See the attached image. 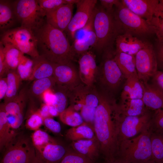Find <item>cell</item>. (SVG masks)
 I'll list each match as a JSON object with an SVG mask.
<instances>
[{
	"label": "cell",
	"mask_w": 163,
	"mask_h": 163,
	"mask_svg": "<svg viewBox=\"0 0 163 163\" xmlns=\"http://www.w3.org/2000/svg\"><path fill=\"white\" fill-rule=\"evenodd\" d=\"M8 88L7 77L0 78V100L4 98Z\"/></svg>",
	"instance_id": "f907efd6"
},
{
	"label": "cell",
	"mask_w": 163,
	"mask_h": 163,
	"mask_svg": "<svg viewBox=\"0 0 163 163\" xmlns=\"http://www.w3.org/2000/svg\"><path fill=\"white\" fill-rule=\"evenodd\" d=\"M6 77L8 88L4 98V103L12 100L18 95L22 81L16 70H9L7 73Z\"/></svg>",
	"instance_id": "f546056e"
},
{
	"label": "cell",
	"mask_w": 163,
	"mask_h": 163,
	"mask_svg": "<svg viewBox=\"0 0 163 163\" xmlns=\"http://www.w3.org/2000/svg\"><path fill=\"white\" fill-rule=\"evenodd\" d=\"M36 155V149L29 139L18 133L4 150L0 163H30Z\"/></svg>",
	"instance_id": "9c48e42d"
},
{
	"label": "cell",
	"mask_w": 163,
	"mask_h": 163,
	"mask_svg": "<svg viewBox=\"0 0 163 163\" xmlns=\"http://www.w3.org/2000/svg\"><path fill=\"white\" fill-rule=\"evenodd\" d=\"M104 53L96 83L101 88L99 90L109 96L117 91L125 77L114 59L113 51Z\"/></svg>",
	"instance_id": "5b68a950"
},
{
	"label": "cell",
	"mask_w": 163,
	"mask_h": 163,
	"mask_svg": "<svg viewBox=\"0 0 163 163\" xmlns=\"http://www.w3.org/2000/svg\"><path fill=\"white\" fill-rule=\"evenodd\" d=\"M159 43L156 51L155 52L158 65H159L163 70V42H159Z\"/></svg>",
	"instance_id": "816d5d0a"
},
{
	"label": "cell",
	"mask_w": 163,
	"mask_h": 163,
	"mask_svg": "<svg viewBox=\"0 0 163 163\" xmlns=\"http://www.w3.org/2000/svg\"><path fill=\"white\" fill-rule=\"evenodd\" d=\"M151 149L156 163H163V143L161 133H151Z\"/></svg>",
	"instance_id": "d590c367"
},
{
	"label": "cell",
	"mask_w": 163,
	"mask_h": 163,
	"mask_svg": "<svg viewBox=\"0 0 163 163\" xmlns=\"http://www.w3.org/2000/svg\"><path fill=\"white\" fill-rule=\"evenodd\" d=\"M0 42L13 46L32 58L40 56L34 33L29 29L20 26L7 30L2 34Z\"/></svg>",
	"instance_id": "ba28073f"
},
{
	"label": "cell",
	"mask_w": 163,
	"mask_h": 163,
	"mask_svg": "<svg viewBox=\"0 0 163 163\" xmlns=\"http://www.w3.org/2000/svg\"><path fill=\"white\" fill-rule=\"evenodd\" d=\"M113 15L122 34L129 33L138 37L154 33L152 27L146 20L124 6L121 2L116 7Z\"/></svg>",
	"instance_id": "8992f818"
},
{
	"label": "cell",
	"mask_w": 163,
	"mask_h": 163,
	"mask_svg": "<svg viewBox=\"0 0 163 163\" xmlns=\"http://www.w3.org/2000/svg\"><path fill=\"white\" fill-rule=\"evenodd\" d=\"M93 15L94 13L88 22L84 27L76 32L74 35V40L80 39L83 38L90 31L94 29Z\"/></svg>",
	"instance_id": "ee69618b"
},
{
	"label": "cell",
	"mask_w": 163,
	"mask_h": 163,
	"mask_svg": "<svg viewBox=\"0 0 163 163\" xmlns=\"http://www.w3.org/2000/svg\"><path fill=\"white\" fill-rule=\"evenodd\" d=\"M79 74L82 84L88 87H93L96 83L98 72L95 56L89 50L79 57Z\"/></svg>",
	"instance_id": "2e32d148"
},
{
	"label": "cell",
	"mask_w": 163,
	"mask_h": 163,
	"mask_svg": "<svg viewBox=\"0 0 163 163\" xmlns=\"http://www.w3.org/2000/svg\"><path fill=\"white\" fill-rule=\"evenodd\" d=\"M114 58L125 78L137 73L135 56L116 50Z\"/></svg>",
	"instance_id": "4316f807"
},
{
	"label": "cell",
	"mask_w": 163,
	"mask_h": 163,
	"mask_svg": "<svg viewBox=\"0 0 163 163\" xmlns=\"http://www.w3.org/2000/svg\"><path fill=\"white\" fill-rule=\"evenodd\" d=\"M59 116L62 123L72 127L79 126L84 122L80 113L70 106L60 113Z\"/></svg>",
	"instance_id": "e575fe53"
},
{
	"label": "cell",
	"mask_w": 163,
	"mask_h": 163,
	"mask_svg": "<svg viewBox=\"0 0 163 163\" xmlns=\"http://www.w3.org/2000/svg\"><path fill=\"white\" fill-rule=\"evenodd\" d=\"M32 59V72L29 80L34 81L53 76L54 63L40 56Z\"/></svg>",
	"instance_id": "cb8c5ba5"
},
{
	"label": "cell",
	"mask_w": 163,
	"mask_h": 163,
	"mask_svg": "<svg viewBox=\"0 0 163 163\" xmlns=\"http://www.w3.org/2000/svg\"><path fill=\"white\" fill-rule=\"evenodd\" d=\"M33 59L24 55L21 59L16 69V72L22 81L28 80L33 70Z\"/></svg>",
	"instance_id": "8d00e7d4"
},
{
	"label": "cell",
	"mask_w": 163,
	"mask_h": 163,
	"mask_svg": "<svg viewBox=\"0 0 163 163\" xmlns=\"http://www.w3.org/2000/svg\"><path fill=\"white\" fill-rule=\"evenodd\" d=\"M71 146L76 152L85 155L96 162L100 154L77 141L72 142Z\"/></svg>",
	"instance_id": "60d3db41"
},
{
	"label": "cell",
	"mask_w": 163,
	"mask_h": 163,
	"mask_svg": "<svg viewBox=\"0 0 163 163\" xmlns=\"http://www.w3.org/2000/svg\"><path fill=\"white\" fill-rule=\"evenodd\" d=\"M41 98L44 103L48 105H53L55 101V96L52 88L44 92Z\"/></svg>",
	"instance_id": "681fc988"
},
{
	"label": "cell",
	"mask_w": 163,
	"mask_h": 163,
	"mask_svg": "<svg viewBox=\"0 0 163 163\" xmlns=\"http://www.w3.org/2000/svg\"><path fill=\"white\" fill-rule=\"evenodd\" d=\"M52 89L55 96L53 105L59 114L66 108L69 100V90L65 88L55 84Z\"/></svg>",
	"instance_id": "836d02e7"
},
{
	"label": "cell",
	"mask_w": 163,
	"mask_h": 163,
	"mask_svg": "<svg viewBox=\"0 0 163 163\" xmlns=\"http://www.w3.org/2000/svg\"><path fill=\"white\" fill-rule=\"evenodd\" d=\"M56 84L53 76L36 80L33 82L29 95L32 97L41 98L42 94L48 89H52Z\"/></svg>",
	"instance_id": "1f68e13d"
},
{
	"label": "cell",
	"mask_w": 163,
	"mask_h": 163,
	"mask_svg": "<svg viewBox=\"0 0 163 163\" xmlns=\"http://www.w3.org/2000/svg\"><path fill=\"white\" fill-rule=\"evenodd\" d=\"M153 112L149 111L140 116H125L118 111V144L122 140L134 137L149 130Z\"/></svg>",
	"instance_id": "30bf717a"
},
{
	"label": "cell",
	"mask_w": 163,
	"mask_h": 163,
	"mask_svg": "<svg viewBox=\"0 0 163 163\" xmlns=\"http://www.w3.org/2000/svg\"><path fill=\"white\" fill-rule=\"evenodd\" d=\"M18 133L12 128L8 121L4 103L0 105V150L5 149Z\"/></svg>",
	"instance_id": "7402d4cb"
},
{
	"label": "cell",
	"mask_w": 163,
	"mask_h": 163,
	"mask_svg": "<svg viewBox=\"0 0 163 163\" xmlns=\"http://www.w3.org/2000/svg\"><path fill=\"white\" fill-rule=\"evenodd\" d=\"M162 141H163V133L162 134Z\"/></svg>",
	"instance_id": "91938a15"
},
{
	"label": "cell",
	"mask_w": 163,
	"mask_h": 163,
	"mask_svg": "<svg viewBox=\"0 0 163 163\" xmlns=\"http://www.w3.org/2000/svg\"><path fill=\"white\" fill-rule=\"evenodd\" d=\"M151 135L149 129L134 137L120 141L115 158L124 163H145L153 160Z\"/></svg>",
	"instance_id": "277c9868"
},
{
	"label": "cell",
	"mask_w": 163,
	"mask_h": 163,
	"mask_svg": "<svg viewBox=\"0 0 163 163\" xmlns=\"http://www.w3.org/2000/svg\"><path fill=\"white\" fill-rule=\"evenodd\" d=\"M144 87L142 82L139 79L137 73L126 79L121 94V101L129 99H142Z\"/></svg>",
	"instance_id": "44dd1931"
},
{
	"label": "cell",
	"mask_w": 163,
	"mask_h": 163,
	"mask_svg": "<svg viewBox=\"0 0 163 163\" xmlns=\"http://www.w3.org/2000/svg\"><path fill=\"white\" fill-rule=\"evenodd\" d=\"M30 163H45L40 157L36 149V156Z\"/></svg>",
	"instance_id": "11a10c76"
},
{
	"label": "cell",
	"mask_w": 163,
	"mask_h": 163,
	"mask_svg": "<svg viewBox=\"0 0 163 163\" xmlns=\"http://www.w3.org/2000/svg\"><path fill=\"white\" fill-rule=\"evenodd\" d=\"M67 4H70L74 5L75 4H77L80 0H65Z\"/></svg>",
	"instance_id": "6f0895ef"
},
{
	"label": "cell",
	"mask_w": 163,
	"mask_h": 163,
	"mask_svg": "<svg viewBox=\"0 0 163 163\" xmlns=\"http://www.w3.org/2000/svg\"><path fill=\"white\" fill-rule=\"evenodd\" d=\"M43 119L48 117H52L49 113V105L46 104H43L39 109L37 110Z\"/></svg>",
	"instance_id": "f5cc1de1"
},
{
	"label": "cell",
	"mask_w": 163,
	"mask_h": 163,
	"mask_svg": "<svg viewBox=\"0 0 163 163\" xmlns=\"http://www.w3.org/2000/svg\"><path fill=\"white\" fill-rule=\"evenodd\" d=\"M96 42V35L93 29L83 38L74 40L71 45L72 49L75 56H80L89 51L91 47H94Z\"/></svg>",
	"instance_id": "f1b7e54d"
},
{
	"label": "cell",
	"mask_w": 163,
	"mask_h": 163,
	"mask_svg": "<svg viewBox=\"0 0 163 163\" xmlns=\"http://www.w3.org/2000/svg\"><path fill=\"white\" fill-rule=\"evenodd\" d=\"M8 71L5 63L3 45L0 42V78L3 77L5 75H7Z\"/></svg>",
	"instance_id": "c3c4849f"
},
{
	"label": "cell",
	"mask_w": 163,
	"mask_h": 163,
	"mask_svg": "<svg viewBox=\"0 0 163 163\" xmlns=\"http://www.w3.org/2000/svg\"><path fill=\"white\" fill-rule=\"evenodd\" d=\"M73 4H63L55 10L46 13V21L53 27L64 32L73 16Z\"/></svg>",
	"instance_id": "e0dca14e"
},
{
	"label": "cell",
	"mask_w": 163,
	"mask_h": 163,
	"mask_svg": "<svg viewBox=\"0 0 163 163\" xmlns=\"http://www.w3.org/2000/svg\"><path fill=\"white\" fill-rule=\"evenodd\" d=\"M144 91L142 100L146 108L154 111L163 107V94L152 84L143 82Z\"/></svg>",
	"instance_id": "ffe728a7"
},
{
	"label": "cell",
	"mask_w": 163,
	"mask_h": 163,
	"mask_svg": "<svg viewBox=\"0 0 163 163\" xmlns=\"http://www.w3.org/2000/svg\"><path fill=\"white\" fill-rule=\"evenodd\" d=\"M119 113L125 116H139L150 111L145 107L142 99H129L117 104Z\"/></svg>",
	"instance_id": "d4e9b609"
},
{
	"label": "cell",
	"mask_w": 163,
	"mask_h": 163,
	"mask_svg": "<svg viewBox=\"0 0 163 163\" xmlns=\"http://www.w3.org/2000/svg\"><path fill=\"white\" fill-rule=\"evenodd\" d=\"M38 4L46 13L52 11L62 5L67 4L65 0H37Z\"/></svg>",
	"instance_id": "7bdbcfd3"
},
{
	"label": "cell",
	"mask_w": 163,
	"mask_h": 163,
	"mask_svg": "<svg viewBox=\"0 0 163 163\" xmlns=\"http://www.w3.org/2000/svg\"><path fill=\"white\" fill-rule=\"evenodd\" d=\"M135 56L138 77L142 82H147L158 71L156 55L152 46L150 44L139 51Z\"/></svg>",
	"instance_id": "8fae6325"
},
{
	"label": "cell",
	"mask_w": 163,
	"mask_h": 163,
	"mask_svg": "<svg viewBox=\"0 0 163 163\" xmlns=\"http://www.w3.org/2000/svg\"><path fill=\"white\" fill-rule=\"evenodd\" d=\"M150 25L159 42H163V0H159Z\"/></svg>",
	"instance_id": "d6a6232c"
},
{
	"label": "cell",
	"mask_w": 163,
	"mask_h": 163,
	"mask_svg": "<svg viewBox=\"0 0 163 163\" xmlns=\"http://www.w3.org/2000/svg\"><path fill=\"white\" fill-rule=\"evenodd\" d=\"M98 91L99 103L95 114L94 130L104 160H111L116 158L118 145L117 104L109 96Z\"/></svg>",
	"instance_id": "6da1fadb"
},
{
	"label": "cell",
	"mask_w": 163,
	"mask_h": 163,
	"mask_svg": "<svg viewBox=\"0 0 163 163\" xmlns=\"http://www.w3.org/2000/svg\"><path fill=\"white\" fill-rule=\"evenodd\" d=\"M13 5L18 21L21 27L33 31L45 21L46 13L39 5L37 0H17Z\"/></svg>",
	"instance_id": "52a82bcc"
},
{
	"label": "cell",
	"mask_w": 163,
	"mask_h": 163,
	"mask_svg": "<svg viewBox=\"0 0 163 163\" xmlns=\"http://www.w3.org/2000/svg\"><path fill=\"white\" fill-rule=\"evenodd\" d=\"M31 138L33 144L37 151L48 144L55 141L46 132L40 129L34 131Z\"/></svg>",
	"instance_id": "74e56055"
},
{
	"label": "cell",
	"mask_w": 163,
	"mask_h": 163,
	"mask_svg": "<svg viewBox=\"0 0 163 163\" xmlns=\"http://www.w3.org/2000/svg\"><path fill=\"white\" fill-rule=\"evenodd\" d=\"M145 163H156L153 160H152L148 161Z\"/></svg>",
	"instance_id": "680465c9"
},
{
	"label": "cell",
	"mask_w": 163,
	"mask_h": 163,
	"mask_svg": "<svg viewBox=\"0 0 163 163\" xmlns=\"http://www.w3.org/2000/svg\"><path fill=\"white\" fill-rule=\"evenodd\" d=\"M59 163H97L88 157L82 155L72 148L67 149Z\"/></svg>",
	"instance_id": "f35d334b"
},
{
	"label": "cell",
	"mask_w": 163,
	"mask_h": 163,
	"mask_svg": "<svg viewBox=\"0 0 163 163\" xmlns=\"http://www.w3.org/2000/svg\"><path fill=\"white\" fill-rule=\"evenodd\" d=\"M102 163H124L119 159L115 158L113 159L109 160H104Z\"/></svg>",
	"instance_id": "9f6ffc18"
},
{
	"label": "cell",
	"mask_w": 163,
	"mask_h": 163,
	"mask_svg": "<svg viewBox=\"0 0 163 163\" xmlns=\"http://www.w3.org/2000/svg\"><path fill=\"white\" fill-rule=\"evenodd\" d=\"M115 43L116 50L135 56L140 50L150 44L126 33L118 35Z\"/></svg>",
	"instance_id": "d6986e66"
},
{
	"label": "cell",
	"mask_w": 163,
	"mask_h": 163,
	"mask_svg": "<svg viewBox=\"0 0 163 163\" xmlns=\"http://www.w3.org/2000/svg\"><path fill=\"white\" fill-rule=\"evenodd\" d=\"M43 124L49 130L55 133H59L61 130V126L59 122L52 117L44 119Z\"/></svg>",
	"instance_id": "f6af8a7d"
},
{
	"label": "cell",
	"mask_w": 163,
	"mask_h": 163,
	"mask_svg": "<svg viewBox=\"0 0 163 163\" xmlns=\"http://www.w3.org/2000/svg\"><path fill=\"white\" fill-rule=\"evenodd\" d=\"M152 78V84L163 94V71H157Z\"/></svg>",
	"instance_id": "bcb514c9"
},
{
	"label": "cell",
	"mask_w": 163,
	"mask_h": 163,
	"mask_svg": "<svg viewBox=\"0 0 163 163\" xmlns=\"http://www.w3.org/2000/svg\"><path fill=\"white\" fill-rule=\"evenodd\" d=\"M53 76L56 84L70 91L82 83L72 62L54 63Z\"/></svg>",
	"instance_id": "5bb4252c"
},
{
	"label": "cell",
	"mask_w": 163,
	"mask_h": 163,
	"mask_svg": "<svg viewBox=\"0 0 163 163\" xmlns=\"http://www.w3.org/2000/svg\"><path fill=\"white\" fill-rule=\"evenodd\" d=\"M71 106L78 112L84 106L96 108L99 103L98 91L95 86L88 87L82 83L69 91Z\"/></svg>",
	"instance_id": "7c38bea8"
},
{
	"label": "cell",
	"mask_w": 163,
	"mask_h": 163,
	"mask_svg": "<svg viewBox=\"0 0 163 163\" xmlns=\"http://www.w3.org/2000/svg\"><path fill=\"white\" fill-rule=\"evenodd\" d=\"M122 4L150 24L159 0H122Z\"/></svg>",
	"instance_id": "ac0fdd59"
},
{
	"label": "cell",
	"mask_w": 163,
	"mask_h": 163,
	"mask_svg": "<svg viewBox=\"0 0 163 163\" xmlns=\"http://www.w3.org/2000/svg\"><path fill=\"white\" fill-rule=\"evenodd\" d=\"M97 2L96 0H80L76 4V12L65 31L68 37L74 40L76 32L88 23L93 14Z\"/></svg>",
	"instance_id": "4fadbf2b"
},
{
	"label": "cell",
	"mask_w": 163,
	"mask_h": 163,
	"mask_svg": "<svg viewBox=\"0 0 163 163\" xmlns=\"http://www.w3.org/2000/svg\"><path fill=\"white\" fill-rule=\"evenodd\" d=\"M65 136L72 142L91 139L95 136L93 127L85 122L79 126L69 129Z\"/></svg>",
	"instance_id": "83f0119b"
},
{
	"label": "cell",
	"mask_w": 163,
	"mask_h": 163,
	"mask_svg": "<svg viewBox=\"0 0 163 163\" xmlns=\"http://www.w3.org/2000/svg\"><path fill=\"white\" fill-rule=\"evenodd\" d=\"M27 97V91L26 88H23L12 100L3 103L8 123L14 130L18 129L22 125Z\"/></svg>",
	"instance_id": "9a60e30c"
},
{
	"label": "cell",
	"mask_w": 163,
	"mask_h": 163,
	"mask_svg": "<svg viewBox=\"0 0 163 163\" xmlns=\"http://www.w3.org/2000/svg\"><path fill=\"white\" fill-rule=\"evenodd\" d=\"M93 28L97 37L95 47L100 53L113 51V45L122 32L113 13L106 11L101 6L95 7L93 15Z\"/></svg>",
	"instance_id": "3957f363"
},
{
	"label": "cell",
	"mask_w": 163,
	"mask_h": 163,
	"mask_svg": "<svg viewBox=\"0 0 163 163\" xmlns=\"http://www.w3.org/2000/svg\"><path fill=\"white\" fill-rule=\"evenodd\" d=\"M149 130L151 133H163V107L153 111Z\"/></svg>",
	"instance_id": "ab89813d"
},
{
	"label": "cell",
	"mask_w": 163,
	"mask_h": 163,
	"mask_svg": "<svg viewBox=\"0 0 163 163\" xmlns=\"http://www.w3.org/2000/svg\"><path fill=\"white\" fill-rule=\"evenodd\" d=\"M40 56L54 63L72 62L75 57L64 32L48 24L46 20L33 31Z\"/></svg>",
	"instance_id": "7a4b0ae2"
},
{
	"label": "cell",
	"mask_w": 163,
	"mask_h": 163,
	"mask_svg": "<svg viewBox=\"0 0 163 163\" xmlns=\"http://www.w3.org/2000/svg\"><path fill=\"white\" fill-rule=\"evenodd\" d=\"M2 44L5 63L8 69L16 70L19 62L24 54L10 44Z\"/></svg>",
	"instance_id": "4dcf8cb0"
},
{
	"label": "cell",
	"mask_w": 163,
	"mask_h": 163,
	"mask_svg": "<svg viewBox=\"0 0 163 163\" xmlns=\"http://www.w3.org/2000/svg\"><path fill=\"white\" fill-rule=\"evenodd\" d=\"M18 21L13 1L0 0V30L3 32L12 28Z\"/></svg>",
	"instance_id": "484cf974"
},
{
	"label": "cell",
	"mask_w": 163,
	"mask_h": 163,
	"mask_svg": "<svg viewBox=\"0 0 163 163\" xmlns=\"http://www.w3.org/2000/svg\"><path fill=\"white\" fill-rule=\"evenodd\" d=\"M44 119L37 111L33 112L28 117L25 126L30 130L35 131L43 124Z\"/></svg>",
	"instance_id": "b9f144b4"
},
{
	"label": "cell",
	"mask_w": 163,
	"mask_h": 163,
	"mask_svg": "<svg viewBox=\"0 0 163 163\" xmlns=\"http://www.w3.org/2000/svg\"><path fill=\"white\" fill-rule=\"evenodd\" d=\"M100 1L101 6L106 11L111 14L113 13V6H117L121 3V0H101Z\"/></svg>",
	"instance_id": "7dc6e473"
},
{
	"label": "cell",
	"mask_w": 163,
	"mask_h": 163,
	"mask_svg": "<svg viewBox=\"0 0 163 163\" xmlns=\"http://www.w3.org/2000/svg\"><path fill=\"white\" fill-rule=\"evenodd\" d=\"M49 112L51 117H52L59 115L56 109L53 105H49Z\"/></svg>",
	"instance_id": "db71d44e"
},
{
	"label": "cell",
	"mask_w": 163,
	"mask_h": 163,
	"mask_svg": "<svg viewBox=\"0 0 163 163\" xmlns=\"http://www.w3.org/2000/svg\"><path fill=\"white\" fill-rule=\"evenodd\" d=\"M67 150L64 146L55 141L37 151L45 163H59Z\"/></svg>",
	"instance_id": "603a6c76"
}]
</instances>
